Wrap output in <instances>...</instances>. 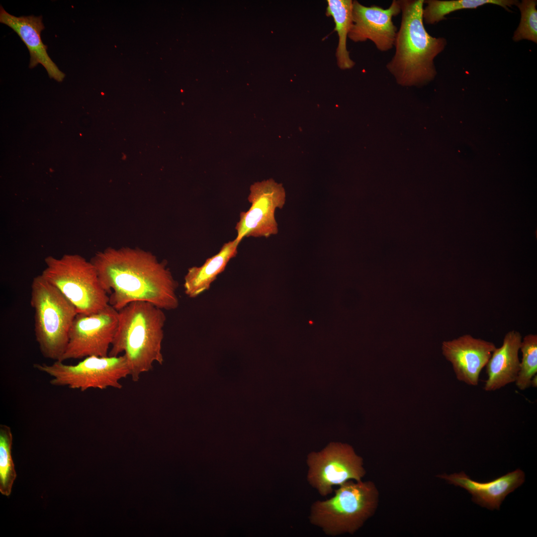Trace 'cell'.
Segmentation results:
<instances>
[{
	"label": "cell",
	"instance_id": "cell-1",
	"mask_svg": "<svg viewBox=\"0 0 537 537\" xmlns=\"http://www.w3.org/2000/svg\"><path fill=\"white\" fill-rule=\"evenodd\" d=\"M109 303L117 311L135 301L149 302L164 310L179 305V286L167 263L138 248H108L91 259Z\"/></svg>",
	"mask_w": 537,
	"mask_h": 537
},
{
	"label": "cell",
	"instance_id": "cell-2",
	"mask_svg": "<svg viewBox=\"0 0 537 537\" xmlns=\"http://www.w3.org/2000/svg\"><path fill=\"white\" fill-rule=\"evenodd\" d=\"M401 19L394 46L395 51L386 67L403 87H421L436 77L435 58L445 48L447 40L427 31L423 17L424 0H399Z\"/></svg>",
	"mask_w": 537,
	"mask_h": 537
},
{
	"label": "cell",
	"instance_id": "cell-3",
	"mask_svg": "<svg viewBox=\"0 0 537 537\" xmlns=\"http://www.w3.org/2000/svg\"><path fill=\"white\" fill-rule=\"evenodd\" d=\"M118 311V325L108 356H125L133 381L164 361L162 342L166 316L149 302H131Z\"/></svg>",
	"mask_w": 537,
	"mask_h": 537
},
{
	"label": "cell",
	"instance_id": "cell-4",
	"mask_svg": "<svg viewBox=\"0 0 537 537\" xmlns=\"http://www.w3.org/2000/svg\"><path fill=\"white\" fill-rule=\"evenodd\" d=\"M30 305L34 311V333L42 355L60 361L78 313L75 306L41 274L31 283Z\"/></svg>",
	"mask_w": 537,
	"mask_h": 537
},
{
	"label": "cell",
	"instance_id": "cell-5",
	"mask_svg": "<svg viewBox=\"0 0 537 537\" xmlns=\"http://www.w3.org/2000/svg\"><path fill=\"white\" fill-rule=\"evenodd\" d=\"M41 274L76 308L78 313L98 312L109 305L108 294L102 287L91 262L78 254L45 258Z\"/></svg>",
	"mask_w": 537,
	"mask_h": 537
},
{
	"label": "cell",
	"instance_id": "cell-6",
	"mask_svg": "<svg viewBox=\"0 0 537 537\" xmlns=\"http://www.w3.org/2000/svg\"><path fill=\"white\" fill-rule=\"evenodd\" d=\"M377 500L373 483L348 480L340 485L333 497L313 504L310 521L327 535L352 534L372 514Z\"/></svg>",
	"mask_w": 537,
	"mask_h": 537
},
{
	"label": "cell",
	"instance_id": "cell-7",
	"mask_svg": "<svg viewBox=\"0 0 537 537\" xmlns=\"http://www.w3.org/2000/svg\"><path fill=\"white\" fill-rule=\"evenodd\" d=\"M33 367L52 377L54 386H67L82 391L108 387L121 389L120 380L130 376V369L125 356L86 357L75 364L55 361L52 364L34 363Z\"/></svg>",
	"mask_w": 537,
	"mask_h": 537
},
{
	"label": "cell",
	"instance_id": "cell-8",
	"mask_svg": "<svg viewBox=\"0 0 537 537\" xmlns=\"http://www.w3.org/2000/svg\"><path fill=\"white\" fill-rule=\"evenodd\" d=\"M118 325V311L109 305L91 314L78 313L71 326L66 350L60 361L108 355Z\"/></svg>",
	"mask_w": 537,
	"mask_h": 537
},
{
	"label": "cell",
	"instance_id": "cell-9",
	"mask_svg": "<svg viewBox=\"0 0 537 537\" xmlns=\"http://www.w3.org/2000/svg\"><path fill=\"white\" fill-rule=\"evenodd\" d=\"M308 480L322 496L332 493L333 486L350 479L361 481L365 474L362 459L346 444L332 443L308 456Z\"/></svg>",
	"mask_w": 537,
	"mask_h": 537
},
{
	"label": "cell",
	"instance_id": "cell-10",
	"mask_svg": "<svg viewBox=\"0 0 537 537\" xmlns=\"http://www.w3.org/2000/svg\"><path fill=\"white\" fill-rule=\"evenodd\" d=\"M248 200L251 206L241 211L235 226L236 239L245 237L268 238L278 232L275 211L282 209L286 201V193L281 183L270 179L254 183L250 186Z\"/></svg>",
	"mask_w": 537,
	"mask_h": 537
},
{
	"label": "cell",
	"instance_id": "cell-11",
	"mask_svg": "<svg viewBox=\"0 0 537 537\" xmlns=\"http://www.w3.org/2000/svg\"><path fill=\"white\" fill-rule=\"evenodd\" d=\"M401 13L399 0H393L388 8L372 5L366 6L357 0L353 4V24L348 37L355 42L371 41L381 52L394 46L397 28L392 18Z\"/></svg>",
	"mask_w": 537,
	"mask_h": 537
},
{
	"label": "cell",
	"instance_id": "cell-12",
	"mask_svg": "<svg viewBox=\"0 0 537 537\" xmlns=\"http://www.w3.org/2000/svg\"><path fill=\"white\" fill-rule=\"evenodd\" d=\"M496 346L491 342L465 334L442 343V352L452 364L457 379L472 386L478 384L480 372Z\"/></svg>",
	"mask_w": 537,
	"mask_h": 537
},
{
	"label": "cell",
	"instance_id": "cell-13",
	"mask_svg": "<svg viewBox=\"0 0 537 537\" xmlns=\"http://www.w3.org/2000/svg\"><path fill=\"white\" fill-rule=\"evenodd\" d=\"M437 476L465 489L472 496L473 502L491 510H499L505 497L525 481V473L520 469L487 482L473 480L463 471Z\"/></svg>",
	"mask_w": 537,
	"mask_h": 537
},
{
	"label": "cell",
	"instance_id": "cell-14",
	"mask_svg": "<svg viewBox=\"0 0 537 537\" xmlns=\"http://www.w3.org/2000/svg\"><path fill=\"white\" fill-rule=\"evenodd\" d=\"M0 22L12 29L27 47L30 54V68L41 64L46 70L50 78L59 82L63 81L65 74L49 56L47 46L43 43L41 38V31L45 28L42 16L17 17L8 13L1 5Z\"/></svg>",
	"mask_w": 537,
	"mask_h": 537
},
{
	"label": "cell",
	"instance_id": "cell-15",
	"mask_svg": "<svg viewBox=\"0 0 537 537\" xmlns=\"http://www.w3.org/2000/svg\"><path fill=\"white\" fill-rule=\"evenodd\" d=\"M522 340L520 332L510 331L505 335L502 346L494 350L486 365L485 391H495L516 381L520 370L518 354Z\"/></svg>",
	"mask_w": 537,
	"mask_h": 537
},
{
	"label": "cell",
	"instance_id": "cell-16",
	"mask_svg": "<svg viewBox=\"0 0 537 537\" xmlns=\"http://www.w3.org/2000/svg\"><path fill=\"white\" fill-rule=\"evenodd\" d=\"M240 243L236 239L225 243L218 253L207 259L202 266L189 268L184 278L185 294L194 298L208 290L229 262L237 255Z\"/></svg>",
	"mask_w": 537,
	"mask_h": 537
},
{
	"label": "cell",
	"instance_id": "cell-17",
	"mask_svg": "<svg viewBox=\"0 0 537 537\" xmlns=\"http://www.w3.org/2000/svg\"><path fill=\"white\" fill-rule=\"evenodd\" d=\"M326 15L333 17L338 35L336 56L337 64L341 70L352 68L355 63L350 58L347 48V39L353 24L352 0H328Z\"/></svg>",
	"mask_w": 537,
	"mask_h": 537
},
{
	"label": "cell",
	"instance_id": "cell-18",
	"mask_svg": "<svg viewBox=\"0 0 537 537\" xmlns=\"http://www.w3.org/2000/svg\"><path fill=\"white\" fill-rule=\"evenodd\" d=\"M514 0H426L423 17L427 24H434L445 19V16L453 11L465 8H475L485 4L498 5L509 10L508 7L516 5Z\"/></svg>",
	"mask_w": 537,
	"mask_h": 537
},
{
	"label": "cell",
	"instance_id": "cell-19",
	"mask_svg": "<svg viewBox=\"0 0 537 537\" xmlns=\"http://www.w3.org/2000/svg\"><path fill=\"white\" fill-rule=\"evenodd\" d=\"M12 435L10 427L0 425V492L10 495L13 482L16 477L11 449Z\"/></svg>",
	"mask_w": 537,
	"mask_h": 537
},
{
	"label": "cell",
	"instance_id": "cell-20",
	"mask_svg": "<svg viewBox=\"0 0 537 537\" xmlns=\"http://www.w3.org/2000/svg\"><path fill=\"white\" fill-rule=\"evenodd\" d=\"M520 350L522 360L515 381L518 388L524 390L531 386L533 377L537 372V335L530 334L522 340Z\"/></svg>",
	"mask_w": 537,
	"mask_h": 537
},
{
	"label": "cell",
	"instance_id": "cell-21",
	"mask_svg": "<svg viewBox=\"0 0 537 537\" xmlns=\"http://www.w3.org/2000/svg\"><path fill=\"white\" fill-rule=\"evenodd\" d=\"M537 0H523L517 2L521 17L519 26L515 31L513 39L517 42L523 39L537 43Z\"/></svg>",
	"mask_w": 537,
	"mask_h": 537
},
{
	"label": "cell",
	"instance_id": "cell-22",
	"mask_svg": "<svg viewBox=\"0 0 537 537\" xmlns=\"http://www.w3.org/2000/svg\"><path fill=\"white\" fill-rule=\"evenodd\" d=\"M537 375H536L533 377V378L532 379L531 386H532L534 387H537Z\"/></svg>",
	"mask_w": 537,
	"mask_h": 537
}]
</instances>
